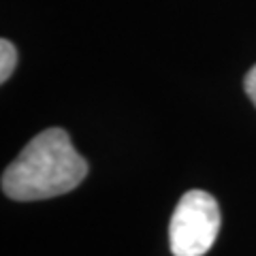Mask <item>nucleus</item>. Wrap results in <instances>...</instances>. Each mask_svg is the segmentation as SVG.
<instances>
[{
	"label": "nucleus",
	"instance_id": "obj_4",
	"mask_svg": "<svg viewBox=\"0 0 256 256\" xmlns=\"http://www.w3.org/2000/svg\"><path fill=\"white\" fill-rule=\"evenodd\" d=\"M244 86H246V94L250 96V100L254 102V107H256V64H254L250 70H248Z\"/></svg>",
	"mask_w": 256,
	"mask_h": 256
},
{
	"label": "nucleus",
	"instance_id": "obj_2",
	"mask_svg": "<svg viewBox=\"0 0 256 256\" xmlns=\"http://www.w3.org/2000/svg\"><path fill=\"white\" fill-rule=\"evenodd\" d=\"M220 230L218 201L205 190H188L180 198L169 222L173 256H205Z\"/></svg>",
	"mask_w": 256,
	"mask_h": 256
},
{
	"label": "nucleus",
	"instance_id": "obj_1",
	"mask_svg": "<svg viewBox=\"0 0 256 256\" xmlns=\"http://www.w3.org/2000/svg\"><path fill=\"white\" fill-rule=\"evenodd\" d=\"M88 175V162L77 154L62 128L38 132L2 173V192L13 201H43L75 190Z\"/></svg>",
	"mask_w": 256,
	"mask_h": 256
},
{
	"label": "nucleus",
	"instance_id": "obj_3",
	"mask_svg": "<svg viewBox=\"0 0 256 256\" xmlns=\"http://www.w3.org/2000/svg\"><path fill=\"white\" fill-rule=\"evenodd\" d=\"M15 66H18V50L9 38L0 41V82L6 84V79L13 75Z\"/></svg>",
	"mask_w": 256,
	"mask_h": 256
}]
</instances>
